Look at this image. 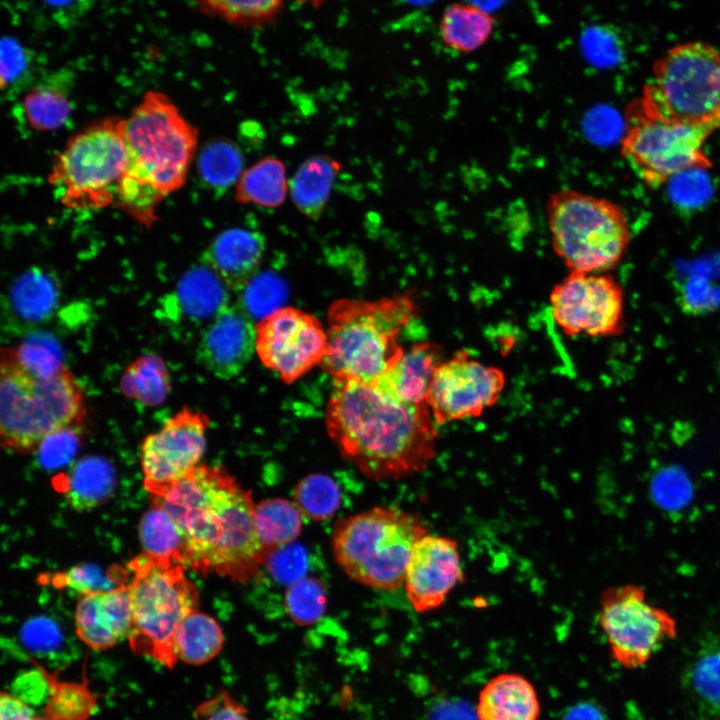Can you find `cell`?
Segmentation results:
<instances>
[{
  "label": "cell",
  "instance_id": "2",
  "mask_svg": "<svg viewBox=\"0 0 720 720\" xmlns=\"http://www.w3.org/2000/svg\"><path fill=\"white\" fill-rule=\"evenodd\" d=\"M185 536L188 566L246 583L266 564L268 552L254 525L255 504L224 467L199 464L162 497H152Z\"/></svg>",
  "mask_w": 720,
  "mask_h": 720
},
{
  "label": "cell",
  "instance_id": "29",
  "mask_svg": "<svg viewBox=\"0 0 720 720\" xmlns=\"http://www.w3.org/2000/svg\"><path fill=\"white\" fill-rule=\"evenodd\" d=\"M493 29L492 16L478 6L467 3L447 6L440 19L443 43L459 53H471L482 47Z\"/></svg>",
  "mask_w": 720,
  "mask_h": 720
},
{
  "label": "cell",
  "instance_id": "44",
  "mask_svg": "<svg viewBox=\"0 0 720 720\" xmlns=\"http://www.w3.org/2000/svg\"><path fill=\"white\" fill-rule=\"evenodd\" d=\"M195 716L197 720H250L246 708L227 691L199 704Z\"/></svg>",
  "mask_w": 720,
  "mask_h": 720
},
{
  "label": "cell",
  "instance_id": "16",
  "mask_svg": "<svg viewBox=\"0 0 720 720\" xmlns=\"http://www.w3.org/2000/svg\"><path fill=\"white\" fill-rule=\"evenodd\" d=\"M209 426L207 414L183 407L143 439V484L152 497L164 496L199 465Z\"/></svg>",
  "mask_w": 720,
  "mask_h": 720
},
{
  "label": "cell",
  "instance_id": "22",
  "mask_svg": "<svg viewBox=\"0 0 720 720\" xmlns=\"http://www.w3.org/2000/svg\"><path fill=\"white\" fill-rule=\"evenodd\" d=\"M540 701L523 675L506 672L490 678L479 692L477 720H539Z\"/></svg>",
  "mask_w": 720,
  "mask_h": 720
},
{
  "label": "cell",
  "instance_id": "41",
  "mask_svg": "<svg viewBox=\"0 0 720 720\" xmlns=\"http://www.w3.org/2000/svg\"><path fill=\"white\" fill-rule=\"evenodd\" d=\"M11 349L18 362L37 377L52 376L65 367L61 350L50 336L36 334Z\"/></svg>",
  "mask_w": 720,
  "mask_h": 720
},
{
  "label": "cell",
  "instance_id": "3",
  "mask_svg": "<svg viewBox=\"0 0 720 720\" xmlns=\"http://www.w3.org/2000/svg\"><path fill=\"white\" fill-rule=\"evenodd\" d=\"M124 136L128 164L115 204L149 227L162 200L184 185L198 132L166 94L150 90L124 119Z\"/></svg>",
  "mask_w": 720,
  "mask_h": 720
},
{
  "label": "cell",
  "instance_id": "37",
  "mask_svg": "<svg viewBox=\"0 0 720 720\" xmlns=\"http://www.w3.org/2000/svg\"><path fill=\"white\" fill-rule=\"evenodd\" d=\"M340 501L339 486L333 478L323 473L307 475L294 490L293 502L304 517L314 521H323L333 516Z\"/></svg>",
  "mask_w": 720,
  "mask_h": 720
},
{
  "label": "cell",
  "instance_id": "11",
  "mask_svg": "<svg viewBox=\"0 0 720 720\" xmlns=\"http://www.w3.org/2000/svg\"><path fill=\"white\" fill-rule=\"evenodd\" d=\"M712 133L648 114L635 99L625 110L620 152L643 182L658 188L685 171L712 167L704 149Z\"/></svg>",
  "mask_w": 720,
  "mask_h": 720
},
{
  "label": "cell",
  "instance_id": "38",
  "mask_svg": "<svg viewBox=\"0 0 720 720\" xmlns=\"http://www.w3.org/2000/svg\"><path fill=\"white\" fill-rule=\"evenodd\" d=\"M284 602L294 622L300 625L314 624L326 610L325 588L318 579L304 577L289 585Z\"/></svg>",
  "mask_w": 720,
  "mask_h": 720
},
{
  "label": "cell",
  "instance_id": "39",
  "mask_svg": "<svg viewBox=\"0 0 720 720\" xmlns=\"http://www.w3.org/2000/svg\"><path fill=\"white\" fill-rule=\"evenodd\" d=\"M206 12L239 25H257L274 18L284 0H197Z\"/></svg>",
  "mask_w": 720,
  "mask_h": 720
},
{
  "label": "cell",
  "instance_id": "23",
  "mask_svg": "<svg viewBox=\"0 0 720 720\" xmlns=\"http://www.w3.org/2000/svg\"><path fill=\"white\" fill-rule=\"evenodd\" d=\"M683 682L701 709L720 714V632L700 639L683 672Z\"/></svg>",
  "mask_w": 720,
  "mask_h": 720
},
{
  "label": "cell",
  "instance_id": "4",
  "mask_svg": "<svg viewBox=\"0 0 720 720\" xmlns=\"http://www.w3.org/2000/svg\"><path fill=\"white\" fill-rule=\"evenodd\" d=\"M416 312L409 292L377 300H335L327 311L323 368L334 383L377 385L403 354L399 336Z\"/></svg>",
  "mask_w": 720,
  "mask_h": 720
},
{
  "label": "cell",
  "instance_id": "49",
  "mask_svg": "<svg viewBox=\"0 0 720 720\" xmlns=\"http://www.w3.org/2000/svg\"><path fill=\"white\" fill-rule=\"evenodd\" d=\"M583 40H585L586 49L593 55L600 54L603 58H606L605 55H610L611 58H614L618 53L616 36L601 28L587 31Z\"/></svg>",
  "mask_w": 720,
  "mask_h": 720
},
{
  "label": "cell",
  "instance_id": "34",
  "mask_svg": "<svg viewBox=\"0 0 720 720\" xmlns=\"http://www.w3.org/2000/svg\"><path fill=\"white\" fill-rule=\"evenodd\" d=\"M31 662L44 676L50 691L41 716L44 720H88L96 712L99 696L90 690L85 674L82 682L60 681L57 674Z\"/></svg>",
  "mask_w": 720,
  "mask_h": 720
},
{
  "label": "cell",
  "instance_id": "9",
  "mask_svg": "<svg viewBox=\"0 0 720 720\" xmlns=\"http://www.w3.org/2000/svg\"><path fill=\"white\" fill-rule=\"evenodd\" d=\"M648 114L714 132L720 129V52L687 42L657 59L636 99Z\"/></svg>",
  "mask_w": 720,
  "mask_h": 720
},
{
  "label": "cell",
  "instance_id": "30",
  "mask_svg": "<svg viewBox=\"0 0 720 720\" xmlns=\"http://www.w3.org/2000/svg\"><path fill=\"white\" fill-rule=\"evenodd\" d=\"M288 181L284 163L264 157L244 170L235 185L234 198L240 204L277 208L286 198Z\"/></svg>",
  "mask_w": 720,
  "mask_h": 720
},
{
  "label": "cell",
  "instance_id": "15",
  "mask_svg": "<svg viewBox=\"0 0 720 720\" xmlns=\"http://www.w3.org/2000/svg\"><path fill=\"white\" fill-rule=\"evenodd\" d=\"M505 385L501 369L482 363L463 349L438 365L426 404L438 426L476 418L497 403Z\"/></svg>",
  "mask_w": 720,
  "mask_h": 720
},
{
  "label": "cell",
  "instance_id": "33",
  "mask_svg": "<svg viewBox=\"0 0 720 720\" xmlns=\"http://www.w3.org/2000/svg\"><path fill=\"white\" fill-rule=\"evenodd\" d=\"M302 518L296 504L283 498H270L255 504V531L268 554L296 540L302 530Z\"/></svg>",
  "mask_w": 720,
  "mask_h": 720
},
{
  "label": "cell",
  "instance_id": "19",
  "mask_svg": "<svg viewBox=\"0 0 720 720\" xmlns=\"http://www.w3.org/2000/svg\"><path fill=\"white\" fill-rule=\"evenodd\" d=\"M74 620L77 636L93 650H105L129 638L133 614L126 584L80 596Z\"/></svg>",
  "mask_w": 720,
  "mask_h": 720
},
{
  "label": "cell",
  "instance_id": "45",
  "mask_svg": "<svg viewBox=\"0 0 720 720\" xmlns=\"http://www.w3.org/2000/svg\"><path fill=\"white\" fill-rule=\"evenodd\" d=\"M28 58L23 48L13 39L4 38L1 43V88H5L25 73Z\"/></svg>",
  "mask_w": 720,
  "mask_h": 720
},
{
  "label": "cell",
  "instance_id": "27",
  "mask_svg": "<svg viewBox=\"0 0 720 720\" xmlns=\"http://www.w3.org/2000/svg\"><path fill=\"white\" fill-rule=\"evenodd\" d=\"M59 299L56 281L44 270L31 268L21 273L8 293L9 309L25 323L46 320L54 312Z\"/></svg>",
  "mask_w": 720,
  "mask_h": 720
},
{
  "label": "cell",
  "instance_id": "50",
  "mask_svg": "<svg viewBox=\"0 0 720 720\" xmlns=\"http://www.w3.org/2000/svg\"><path fill=\"white\" fill-rule=\"evenodd\" d=\"M409 3L416 4V5H423L431 2L432 0H406Z\"/></svg>",
  "mask_w": 720,
  "mask_h": 720
},
{
  "label": "cell",
  "instance_id": "6",
  "mask_svg": "<svg viewBox=\"0 0 720 720\" xmlns=\"http://www.w3.org/2000/svg\"><path fill=\"white\" fill-rule=\"evenodd\" d=\"M427 527L415 514L394 507H374L340 519L332 550L347 576L367 587L395 590L404 585L415 543Z\"/></svg>",
  "mask_w": 720,
  "mask_h": 720
},
{
  "label": "cell",
  "instance_id": "18",
  "mask_svg": "<svg viewBox=\"0 0 720 720\" xmlns=\"http://www.w3.org/2000/svg\"><path fill=\"white\" fill-rule=\"evenodd\" d=\"M255 325L240 306L224 307L204 330L197 347V360L215 377L237 376L255 352Z\"/></svg>",
  "mask_w": 720,
  "mask_h": 720
},
{
  "label": "cell",
  "instance_id": "36",
  "mask_svg": "<svg viewBox=\"0 0 720 720\" xmlns=\"http://www.w3.org/2000/svg\"><path fill=\"white\" fill-rule=\"evenodd\" d=\"M243 168L244 157L240 147L226 138L208 142L198 158L199 177L216 193H223L235 186Z\"/></svg>",
  "mask_w": 720,
  "mask_h": 720
},
{
  "label": "cell",
  "instance_id": "40",
  "mask_svg": "<svg viewBox=\"0 0 720 720\" xmlns=\"http://www.w3.org/2000/svg\"><path fill=\"white\" fill-rule=\"evenodd\" d=\"M126 572L122 568L103 570L92 563L77 564L53 577L56 587H64L80 596L113 589L125 584Z\"/></svg>",
  "mask_w": 720,
  "mask_h": 720
},
{
  "label": "cell",
  "instance_id": "51",
  "mask_svg": "<svg viewBox=\"0 0 720 720\" xmlns=\"http://www.w3.org/2000/svg\"><path fill=\"white\" fill-rule=\"evenodd\" d=\"M51 1H53V2H55V3L65 2V0H51Z\"/></svg>",
  "mask_w": 720,
  "mask_h": 720
},
{
  "label": "cell",
  "instance_id": "17",
  "mask_svg": "<svg viewBox=\"0 0 720 720\" xmlns=\"http://www.w3.org/2000/svg\"><path fill=\"white\" fill-rule=\"evenodd\" d=\"M462 578L456 540L426 534L414 545L406 568L404 587L416 612L439 608Z\"/></svg>",
  "mask_w": 720,
  "mask_h": 720
},
{
  "label": "cell",
  "instance_id": "7",
  "mask_svg": "<svg viewBox=\"0 0 720 720\" xmlns=\"http://www.w3.org/2000/svg\"><path fill=\"white\" fill-rule=\"evenodd\" d=\"M545 210L552 248L569 272L605 273L628 250L627 216L609 199L562 188L549 195Z\"/></svg>",
  "mask_w": 720,
  "mask_h": 720
},
{
  "label": "cell",
  "instance_id": "46",
  "mask_svg": "<svg viewBox=\"0 0 720 720\" xmlns=\"http://www.w3.org/2000/svg\"><path fill=\"white\" fill-rule=\"evenodd\" d=\"M78 430H64L46 439L38 450V452L41 451L43 463L47 466H58L69 459L77 447L78 437L76 432Z\"/></svg>",
  "mask_w": 720,
  "mask_h": 720
},
{
  "label": "cell",
  "instance_id": "26",
  "mask_svg": "<svg viewBox=\"0 0 720 720\" xmlns=\"http://www.w3.org/2000/svg\"><path fill=\"white\" fill-rule=\"evenodd\" d=\"M115 486L110 463L98 456L85 457L69 470L63 493L67 503L76 511H87L103 504Z\"/></svg>",
  "mask_w": 720,
  "mask_h": 720
},
{
  "label": "cell",
  "instance_id": "28",
  "mask_svg": "<svg viewBox=\"0 0 720 720\" xmlns=\"http://www.w3.org/2000/svg\"><path fill=\"white\" fill-rule=\"evenodd\" d=\"M138 534L144 554L188 566L184 534L169 512L154 499L139 522Z\"/></svg>",
  "mask_w": 720,
  "mask_h": 720
},
{
  "label": "cell",
  "instance_id": "35",
  "mask_svg": "<svg viewBox=\"0 0 720 720\" xmlns=\"http://www.w3.org/2000/svg\"><path fill=\"white\" fill-rule=\"evenodd\" d=\"M68 86L64 80H49L25 95L23 111L29 126L37 131H52L62 127L72 112Z\"/></svg>",
  "mask_w": 720,
  "mask_h": 720
},
{
  "label": "cell",
  "instance_id": "32",
  "mask_svg": "<svg viewBox=\"0 0 720 720\" xmlns=\"http://www.w3.org/2000/svg\"><path fill=\"white\" fill-rule=\"evenodd\" d=\"M119 389L125 397L145 406H158L171 390L168 367L160 356L143 354L126 367L119 380Z\"/></svg>",
  "mask_w": 720,
  "mask_h": 720
},
{
  "label": "cell",
  "instance_id": "48",
  "mask_svg": "<svg viewBox=\"0 0 720 720\" xmlns=\"http://www.w3.org/2000/svg\"><path fill=\"white\" fill-rule=\"evenodd\" d=\"M0 720H44L37 717L29 705L21 698L8 692L0 695Z\"/></svg>",
  "mask_w": 720,
  "mask_h": 720
},
{
  "label": "cell",
  "instance_id": "21",
  "mask_svg": "<svg viewBox=\"0 0 720 720\" xmlns=\"http://www.w3.org/2000/svg\"><path fill=\"white\" fill-rule=\"evenodd\" d=\"M444 360L443 347L423 341L412 345L375 385L392 398L409 404H426L428 390L438 365Z\"/></svg>",
  "mask_w": 720,
  "mask_h": 720
},
{
  "label": "cell",
  "instance_id": "13",
  "mask_svg": "<svg viewBox=\"0 0 720 720\" xmlns=\"http://www.w3.org/2000/svg\"><path fill=\"white\" fill-rule=\"evenodd\" d=\"M555 324L568 337H614L625 326L620 283L608 273L569 272L549 295Z\"/></svg>",
  "mask_w": 720,
  "mask_h": 720
},
{
  "label": "cell",
  "instance_id": "24",
  "mask_svg": "<svg viewBox=\"0 0 720 720\" xmlns=\"http://www.w3.org/2000/svg\"><path fill=\"white\" fill-rule=\"evenodd\" d=\"M339 170L337 160L322 154L299 166L289 186L292 201L304 216L317 220L322 215Z\"/></svg>",
  "mask_w": 720,
  "mask_h": 720
},
{
  "label": "cell",
  "instance_id": "10",
  "mask_svg": "<svg viewBox=\"0 0 720 720\" xmlns=\"http://www.w3.org/2000/svg\"><path fill=\"white\" fill-rule=\"evenodd\" d=\"M127 164L124 119L106 118L69 139L56 156L48 181L66 208L96 210L115 203Z\"/></svg>",
  "mask_w": 720,
  "mask_h": 720
},
{
  "label": "cell",
  "instance_id": "20",
  "mask_svg": "<svg viewBox=\"0 0 720 720\" xmlns=\"http://www.w3.org/2000/svg\"><path fill=\"white\" fill-rule=\"evenodd\" d=\"M264 252L265 238L259 231L235 227L214 238L203 260L228 288L241 291L257 274Z\"/></svg>",
  "mask_w": 720,
  "mask_h": 720
},
{
  "label": "cell",
  "instance_id": "43",
  "mask_svg": "<svg viewBox=\"0 0 720 720\" xmlns=\"http://www.w3.org/2000/svg\"><path fill=\"white\" fill-rule=\"evenodd\" d=\"M265 565L278 581L289 585L306 577V556L304 550L298 546L289 544L271 552Z\"/></svg>",
  "mask_w": 720,
  "mask_h": 720
},
{
  "label": "cell",
  "instance_id": "47",
  "mask_svg": "<svg viewBox=\"0 0 720 720\" xmlns=\"http://www.w3.org/2000/svg\"><path fill=\"white\" fill-rule=\"evenodd\" d=\"M24 643L32 650L47 652L58 647L61 637L56 627L48 621L28 623L23 632Z\"/></svg>",
  "mask_w": 720,
  "mask_h": 720
},
{
  "label": "cell",
  "instance_id": "31",
  "mask_svg": "<svg viewBox=\"0 0 720 720\" xmlns=\"http://www.w3.org/2000/svg\"><path fill=\"white\" fill-rule=\"evenodd\" d=\"M223 631L211 616L193 611L178 625L173 645L178 660L189 665H203L222 650Z\"/></svg>",
  "mask_w": 720,
  "mask_h": 720
},
{
  "label": "cell",
  "instance_id": "42",
  "mask_svg": "<svg viewBox=\"0 0 720 720\" xmlns=\"http://www.w3.org/2000/svg\"><path fill=\"white\" fill-rule=\"evenodd\" d=\"M242 291L244 304L240 306L250 316L262 319L281 308L278 304L284 299L286 286L279 276L265 272L256 274Z\"/></svg>",
  "mask_w": 720,
  "mask_h": 720
},
{
  "label": "cell",
  "instance_id": "14",
  "mask_svg": "<svg viewBox=\"0 0 720 720\" xmlns=\"http://www.w3.org/2000/svg\"><path fill=\"white\" fill-rule=\"evenodd\" d=\"M255 352L261 363L291 384L322 364L328 335L315 316L295 307H281L255 324Z\"/></svg>",
  "mask_w": 720,
  "mask_h": 720
},
{
  "label": "cell",
  "instance_id": "8",
  "mask_svg": "<svg viewBox=\"0 0 720 720\" xmlns=\"http://www.w3.org/2000/svg\"><path fill=\"white\" fill-rule=\"evenodd\" d=\"M126 584L133 614L131 650L169 669L178 659L173 645L180 622L198 610L199 592L179 563L141 554L131 560Z\"/></svg>",
  "mask_w": 720,
  "mask_h": 720
},
{
  "label": "cell",
  "instance_id": "12",
  "mask_svg": "<svg viewBox=\"0 0 720 720\" xmlns=\"http://www.w3.org/2000/svg\"><path fill=\"white\" fill-rule=\"evenodd\" d=\"M598 623L611 657L628 670L645 666L678 634L674 616L649 602L642 586L631 583L602 592Z\"/></svg>",
  "mask_w": 720,
  "mask_h": 720
},
{
  "label": "cell",
  "instance_id": "5",
  "mask_svg": "<svg viewBox=\"0 0 720 720\" xmlns=\"http://www.w3.org/2000/svg\"><path fill=\"white\" fill-rule=\"evenodd\" d=\"M1 447L11 453L37 452L53 434L80 429L86 417L85 399L65 366L49 377H37L16 359L11 347L1 350Z\"/></svg>",
  "mask_w": 720,
  "mask_h": 720
},
{
  "label": "cell",
  "instance_id": "1",
  "mask_svg": "<svg viewBox=\"0 0 720 720\" xmlns=\"http://www.w3.org/2000/svg\"><path fill=\"white\" fill-rule=\"evenodd\" d=\"M325 424L343 458L376 481L411 476L436 456L438 425L428 405L398 401L374 385L334 383Z\"/></svg>",
  "mask_w": 720,
  "mask_h": 720
},
{
  "label": "cell",
  "instance_id": "25",
  "mask_svg": "<svg viewBox=\"0 0 720 720\" xmlns=\"http://www.w3.org/2000/svg\"><path fill=\"white\" fill-rule=\"evenodd\" d=\"M226 287L207 265L196 266L187 271L177 285L176 307L192 321L213 319L228 305Z\"/></svg>",
  "mask_w": 720,
  "mask_h": 720
}]
</instances>
